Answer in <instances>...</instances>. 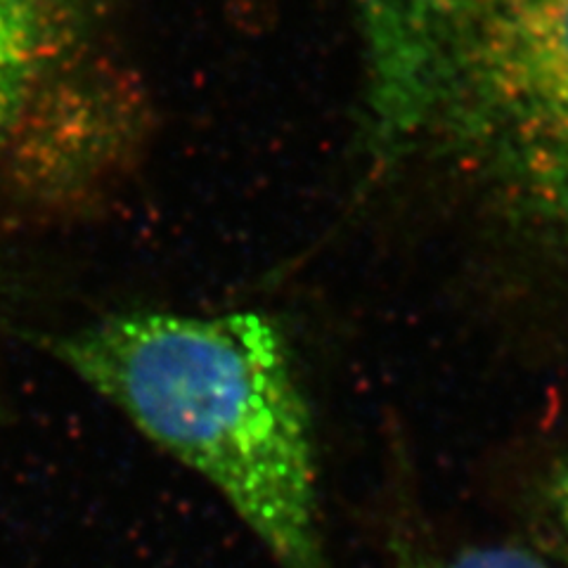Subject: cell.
Returning <instances> with one entry per match:
<instances>
[{
    "label": "cell",
    "instance_id": "5b68a950",
    "mask_svg": "<svg viewBox=\"0 0 568 568\" xmlns=\"http://www.w3.org/2000/svg\"><path fill=\"white\" fill-rule=\"evenodd\" d=\"M547 505L552 511V519L568 538V453L557 462L547 481Z\"/></svg>",
    "mask_w": 568,
    "mask_h": 568
},
{
    "label": "cell",
    "instance_id": "277c9868",
    "mask_svg": "<svg viewBox=\"0 0 568 568\" xmlns=\"http://www.w3.org/2000/svg\"><path fill=\"white\" fill-rule=\"evenodd\" d=\"M396 568H557L536 549L517 542L467 545L448 552L405 547L396 549Z\"/></svg>",
    "mask_w": 568,
    "mask_h": 568
},
{
    "label": "cell",
    "instance_id": "6da1fadb",
    "mask_svg": "<svg viewBox=\"0 0 568 568\" xmlns=\"http://www.w3.org/2000/svg\"><path fill=\"white\" fill-rule=\"evenodd\" d=\"M377 166L436 164L568 242V0H348Z\"/></svg>",
    "mask_w": 568,
    "mask_h": 568
},
{
    "label": "cell",
    "instance_id": "7a4b0ae2",
    "mask_svg": "<svg viewBox=\"0 0 568 568\" xmlns=\"http://www.w3.org/2000/svg\"><path fill=\"white\" fill-rule=\"evenodd\" d=\"M52 353L159 448L204 476L282 568H327L308 400L258 311H126Z\"/></svg>",
    "mask_w": 568,
    "mask_h": 568
},
{
    "label": "cell",
    "instance_id": "3957f363",
    "mask_svg": "<svg viewBox=\"0 0 568 568\" xmlns=\"http://www.w3.org/2000/svg\"><path fill=\"white\" fill-rule=\"evenodd\" d=\"M52 0H0V133L20 116L55 48Z\"/></svg>",
    "mask_w": 568,
    "mask_h": 568
}]
</instances>
